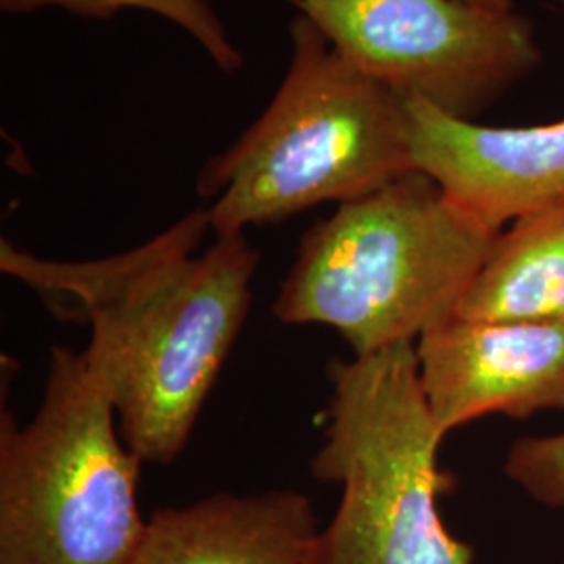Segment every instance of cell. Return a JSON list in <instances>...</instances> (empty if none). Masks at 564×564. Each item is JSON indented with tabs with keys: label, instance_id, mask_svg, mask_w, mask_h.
Instances as JSON below:
<instances>
[{
	"label": "cell",
	"instance_id": "1",
	"mask_svg": "<svg viewBox=\"0 0 564 564\" xmlns=\"http://www.w3.org/2000/svg\"><path fill=\"white\" fill-rule=\"evenodd\" d=\"M207 230L199 207L137 249L88 262L42 260L0 242L4 274L80 305L93 328L84 356L142 463L181 456L251 305L260 251L232 232L197 253Z\"/></svg>",
	"mask_w": 564,
	"mask_h": 564
},
{
	"label": "cell",
	"instance_id": "2",
	"mask_svg": "<svg viewBox=\"0 0 564 564\" xmlns=\"http://www.w3.org/2000/svg\"><path fill=\"white\" fill-rule=\"evenodd\" d=\"M498 237L410 172L305 232L274 316L333 326L356 356L419 341L456 314Z\"/></svg>",
	"mask_w": 564,
	"mask_h": 564
},
{
	"label": "cell",
	"instance_id": "3",
	"mask_svg": "<svg viewBox=\"0 0 564 564\" xmlns=\"http://www.w3.org/2000/svg\"><path fill=\"white\" fill-rule=\"evenodd\" d=\"M293 57L276 97L226 153L199 193L214 235L281 223L321 203L354 202L414 172L403 97L343 57L297 15Z\"/></svg>",
	"mask_w": 564,
	"mask_h": 564
},
{
	"label": "cell",
	"instance_id": "4",
	"mask_svg": "<svg viewBox=\"0 0 564 564\" xmlns=\"http://www.w3.org/2000/svg\"><path fill=\"white\" fill-rule=\"evenodd\" d=\"M330 424L312 475L341 485L307 564H473L437 500L454 479L437 466L444 433L424 398L414 343L328 366Z\"/></svg>",
	"mask_w": 564,
	"mask_h": 564
},
{
	"label": "cell",
	"instance_id": "5",
	"mask_svg": "<svg viewBox=\"0 0 564 564\" xmlns=\"http://www.w3.org/2000/svg\"><path fill=\"white\" fill-rule=\"evenodd\" d=\"M84 351L55 347L41 408L23 429L2 410L0 564H130L147 521L141 458Z\"/></svg>",
	"mask_w": 564,
	"mask_h": 564
},
{
	"label": "cell",
	"instance_id": "6",
	"mask_svg": "<svg viewBox=\"0 0 564 564\" xmlns=\"http://www.w3.org/2000/svg\"><path fill=\"white\" fill-rule=\"evenodd\" d=\"M293 2L366 76L464 120L542 57L531 21L466 0Z\"/></svg>",
	"mask_w": 564,
	"mask_h": 564
},
{
	"label": "cell",
	"instance_id": "7",
	"mask_svg": "<svg viewBox=\"0 0 564 564\" xmlns=\"http://www.w3.org/2000/svg\"><path fill=\"white\" fill-rule=\"evenodd\" d=\"M403 121L414 172L487 230L564 207V120L491 128L403 97Z\"/></svg>",
	"mask_w": 564,
	"mask_h": 564
},
{
	"label": "cell",
	"instance_id": "8",
	"mask_svg": "<svg viewBox=\"0 0 564 564\" xmlns=\"http://www.w3.org/2000/svg\"><path fill=\"white\" fill-rule=\"evenodd\" d=\"M424 398L440 431L564 408V323L452 316L416 341Z\"/></svg>",
	"mask_w": 564,
	"mask_h": 564
},
{
	"label": "cell",
	"instance_id": "9",
	"mask_svg": "<svg viewBox=\"0 0 564 564\" xmlns=\"http://www.w3.org/2000/svg\"><path fill=\"white\" fill-rule=\"evenodd\" d=\"M318 521L307 496L216 494L155 510L130 564H307Z\"/></svg>",
	"mask_w": 564,
	"mask_h": 564
},
{
	"label": "cell",
	"instance_id": "10",
	"mask_svg": "<svg viewBox=\"0 0 564 564\" xmlns=\"http://www.w3.org/2000/svg\"><path fill=\"white\" fill-rule=\"evenodd\" d=\"M456 316L564 323V207L512 224L464 293Z\"/></svg>",
	"mask_w": 564,
	"mask_h": 564
},
{
	"label": "cell",
	"instance_id": "11",
	"mask_svg": "<svg viewBox=\"0 0 564 564\" xmlns=\"http://www.w3.org/2000/svg\"><path fill=\"white\" fill-rule=\"evenodd\" d=\"M9 13H32L42 7H63L84 18H113L121 9H144L184 28L224 72L242 67V55L228 41L223 23L205 0H0Z\"/></svg>",
	"mask_w": 564,
	"mask_h": 564
},
{
	"label": "cell",
	"instance_id": "12",
	"mask_svg": "<svg viewBox=\"0 0 564 564\" xmlns=\"http://www.w3.org/2000/svg\"><path fill=\"white\" fill-rule=\"evenodd\" d=\"M506 477L547 508H564V433L524 437L512 445Z\"/></svg>",
	"mask_w": 564,
	"mask_h": 564
},
{
	"label": "cell",
	"instance_id": "13",
	"mask_svg": "<svg viewBox=\"0 0 564 564\" xmlns=\"http://www.w3.org/2000/svg\"><path fill=\"white\" fill-rule=\"evenodd\" d=\"M466 2L481 4V7L494 9V11H512V7H514L512 0H466Z\"/></svg>",
	"mask_w": 564,
	"mask_h": 564
}]
</instances>
